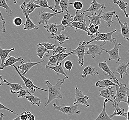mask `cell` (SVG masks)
Returning a JSON list of instances; mask_svg holds the SVG:
<instances>
[{
	"label": "cell",
	"mask_w": 129,
	"mask_h": 120,
	"mask_svg": "<svg viewBox=\"0 0 129 120\" xmlns=\"http://www.w3.org/2000/svg\"><path fill=\"white\" fill-rule=\"evenodd\" d=\"M68 78L66 77L63 79L58 78V81L54 85H52L48 80L45 81V84L48 88V98L47 103H45L44 108H46L48 105L55 99H62V96L61 93V88L65 80Z\"/></svg>",
	"instance_id": "cell-1"
},
{
	"label": "cell",
	"mask_w": 129,
	"mask_h": 120,
	"mask_svg": "<svg viewBox=\"0 0 129 120\" xmlns=\"http://www.w3.org/2000/svg\"><path fill=\"white\" fill-rule=\"evenodd\" d=\"M116 94L114 102L112 105H118L121 102L128 104L127 94L129 91V88L126 84L120 83L119 86H115Z\"/></svg>",
	"instance_id": "cell-2"
},
{
	"label": "cell",
	"mask_w": 129,
	"mask_h": 120,
	"mask_svg": "<svg viewBox=\"0 0 129 120\" xmlns=\"http://www.w3.org/2000/svg\"><path fill=\"white\" fill-rule=\"evenodd\" d=\"M106 41H103L100 45L89 44L86 45L88 50L87 51H85V54L90 55L93 59L95 58L96 55H102L103 51H105V49L103 48V46L106 45Z\"/></svg>",
	"instance_id": "cell-3"
},
{
	"label": "cell",
	"mask_w": 129,
	"mask_h": 120,
	"mask_svg": "<svg viewBox=\"0 0 129 120\" xmlns=\"http://www.w3.org/2000/svg\"><path fill=\"white\" fill-rule=\"evenodd\" d=\"M13 68H14L16 71L17 72V73H18L19 76L21 78L23 79L25 86L28 89V91L31 93L34 94V93L36 91L37 89L41 90V91H47V90L46 89L40 88L39 87L35 85L33 83V81H32L31 79L26 78L25 77V76L23 75L22 73H21L20 71L18 70V67H17L15 65H13Z\"/></svg>",
	"instance_id": "cell-4"
},
{
	"label": "cell",
	"mask_w": 129,
	"mask_h": 120,
	"mask_svg": "<svg viewBox=\"0 0 129 120\" xmlns=\"http://www.w3.org/2000/svg\"><path fill=\"white\" fill-rule=\"evenodd\" d=\"M113 43H114V47L113 49L110 50H105V51L108 53L109 55V61H111L112 60H114L116 63H118L120 61L121 58L119 56V47L122 45V43H118L115 37L113 38Z\"/></svg>",
	"instance_id": "cell-5"
},
{
	"label": "cell",
	"mask_w": 129,
	"mask_h": 120,
	"mask_svg": "<svg viewBox=\"0 0 129 120\" xmlns=\"http://www.w3.org/2000/svg\"><path fill=\"white\" fill-rule=\"evenodd\" d=\"M53 106L54 107L55 110H58L64 114L69 115H72L75 114L80 115L81 114L80 111L78 110V106L77 105H74L72 106L62 107L60 106H58L57 103H55L53 104Z\"/></svg>",
	"instance_id": "cell-6"
},
{
	"label": "cell",
	"mask_w": 129,
	"mask_h": 120,
	"mask_svg": "<svg viewBox=\"0 0 129 120\" xmlns=\"http://www.w3.org/2000/svg\"><path fill=\"white\" fill-rule=\"evenodd\" d=\"M117 31V30H114L113 31L109 32L108 33H101L100 32L95 35V37L90 41L86 42L84 41L82 42L83 45H87L94 41H109L113 42V38H112V36L114 32Z\"/></svg>",
	"instance_id": "cell-7"
},
{
	"label": "cell",
	"mask_w": 129,
	"mask_h": 120,
	"mask_svg": "<svg viewBox=\"0 0 129 120\" xmlns=\"http://www.w3.org/2000/svg\"><path fill=\"white\" fill-rule=\"evenodd\" d=\"M44 28L47 29V32L50 33L52 37H54L61 34L62 31H65V27L62 24L58 25L56 23L47 24L44 26Z\"/></svg>",
	"instance_id": "cell-8"
},
{
	"label": "cell",
	"mask_w": 129,
	"mask_h": 120,
	"mask_svg": "<svg viewBox=\"0 0 129 120\" xmlns=\"http://www.w3.org/2000/svg\"><path fill=\"white\" fill-rule=\"evenodd\" d=\"M25 4H26V3L24 2L20 6V8L23 11V14L26 18L25 23L23 24V25H24L23 30L30 31L32 29H36V30L39 29V26H36V24H35L34 22L31 21V19L29 18V17L28 16L29 15L26 11Z\"/></svg>",
	"instance_id": "cell-9"
},
{
	"label": "cell",
	"mask_w": 129,
	"mask_h": 120,
	"mask_svg": "<svg viewBox=\"0 0 129 120\" xmlns=\"http://www.w3.org/2000/svg\"><path fill=\"white\" fill-rule=\"evenodd\" d=\"M89 99V97L86 96L83 93L82 91L75 86V96L74 99V105L81 104L86 106V107H90V105L89 104L87 100Z\"/></svg>",
	"instance_id": "cell-10"
},
{
	"label": "cell",
	"mask_w": 129,
	"mask_h": 120,
	"mask_svg": "<svg viewBox=\"0 0 129 120\" xmlns=\"http://www.w3.org/2000/svg\"><path fill=\"white\" fill-rule=\"evenodd\" d=\"M87 47L86 45H84L80 42L77 48L74 50L70 49V51H74L75 54L77 56L78 62L79 65L81 67L84 65V57L85 55V48Z\"/></svg>",
	"instance_id": "cell-11"
},
{
	"label": "cell",
	"mask_w": 129,
	"mask_h": 120,
	"mask_svg": "<svg viewBox=\"0 0 129 120\" xmlns=\"http://www.w3.org/2000/svg\"><path fill=\"white\" fill-rule=\"evenodd\" d=\"M98 67L103 71L104 73H106V75H108L110 78L113 80L114 83L117 84L118 86H119L120 82H119L118 78L116 77L115 72L111 71L107 64V61H105L103 63H99Z\"/></svg>",
	"instance_id": "cell-12"
},
{
	"label": "cell",
	"mask_w": 129,
	"mask_h": 120,
	"mask_svg": "<svg viewBox=\"0 0 129 120\" xmlns=\"http://www.w3.org/2000/svg\"><path fill=\"white\" fill-rule=\"evenodd\" d=\"M45 62V60H42L38 62H32L29 60L27 63H21V64L18 66V68L21 73L23 75H25L32 67L39 64Z\"/></svg>",
	"instance_id": "cell-13"
},
{
	"label": "cell",
	"mask_w": 129,
	"mask_h": 120,
	"mask_svg": "<svg viewBox=\"0 0 129 120\" xmlns=\"http://www.w3.org/2000/svg\"><path fill=\"white\" fill-rule=\"evenodd\" d=\"M104 8L106 9V6L104 4H100L96 2V0H93L90 3V6L87 9L83 11V13L90 12L92 15L98 14L100 12L102 9Z\"/></svg>",
	"instance_id": "cell-14"
},
{
	"label": "cell",
	"mask_w": 129,
	"mask_h": 120,
	"mask_svg": "<svg viewBox=\"0 0 129 120\" xmlns=\"http://www.w3.org/2000/svg\"><path fill=\"white\" fill-rule=\"evenodd\" d=\"M64 12L61 11H59L57 13L54 12V13H47L46 11H41L39 13V21L38 22V23L39 25L41 24H48L49 21L52 18V17L57 15V14H60V13H63Z\"/></svg>",
	"instance_id": "cell-15"
},
{
	"label": "cell",
	"mask_w": 129,
	"mask_h": 120,
	"mask_svg": "<svg viewBox=\"0 0 129 120\" xmlns=\"http://www.w3.org/2000/svg\"><path fill=\"white\" fill-rule=\"evenodd\" d=\"M114 86H109L106 89L99 90L100 93L99 96L104 97L105 99H108L109 101L113 103L114 102L115 97V92L113 90L114 88Z\"/></svg>",
	"instance_id": "cell-16"
},
{
	"label": "cell",
	"mask_w": 129,
	"mask_h": 120,
	"mask_svg": "<svg viewBox=\"0 0 129 120\" xmlns=\"http://www.w3.org/2000/svg\"><path fill=\"white\" fill-rule=\"evenodd\" d=\"M65 28L68 27H70L71 28H74L75 29V32H76L78 29L81 30L82 31L87 32V35L89 36L90 32L89 31L88 27H87L86 23L82 22H78V21H74L72 23H70L68 25L65 26Z\"/></svg>",
	"instance_id": "cell-17"
},
{
	"label": "cell",
	"mask_w": 129,
	"mask_h": 120,
	"mask_svg": "<svg viewBox=\"0 0 129 120\" xmlns=\"http://www.w3.org/2000/svg\"><path fill=\"white\" fill-rule=\"evenodd\" d=\"M116 13V11L106 12H103V15L101 16V19L106 22L107 26L108 27H111L112 24L115 21V19L113 18V17Z\"/></svg>",
	"instance_id": "cell-18"
},
{
	"label": "cell",
	"mask_w": 129,
	"mask_h": 120,
	"mask_svg": "<svg viewBox=\"0 0 129 120\" xmlns=\"http://www.w3.org/2000/svg\"><path fill=\"white\" fill-rule=\"evenodd\" d=\"M20 62L21 63H24V60L22 57L16 58L14 57L13 56H10L9 55L8 58L6 60L5 62L4 63V64L3 67L0 68V71L3 70L5 69V68H7L8 67L13 66L15 63L17 62Z\"/></svg>",
	"instance_id": "cell-19"
},
{
	"label": "cell",
	"mask_w": 129,
	"mask_h": 120,
	"mask_svg": "<svg viewBox=\"0 0 129 120\" xmlns=\"http://www.w3.org/2000/svg\"><path fill=\"white\" fill-rule=\"evenodd\" d=\"M115 16L120 26V31L122 35L125 39L129 41V26L127 22H124V23H122L118 15H116Z\"/></svg>",
	"instance_id": "cell-20"
},
{
	"label": "cell",
	"mask_w": 129,
	"mask_h": 120,
	"mask_svg": "<svg viewBox=\"0 0 129 120\" xmlns=\"http://www.w3.org/2000/svg\"><path fill=\"white\" fill-rule=\"evenodd\" d=\"M129 68V63L122 62L120 63L119 65L116 68L115 72L119 73L120 78H123L124 74H126V75H128L127 70Z\"/></svg>",
	"instance_id": "cell-21"
},
{
	"label": "cell",
	"mask_w": 129,
	"mask_h": 120,
	"mask_svg": "<svg viewBox=\"0 0 129 120\" xmlns=\"http://www.w3.org/2000/svg\"><path fill=\"white\" fill-rule=\"evenodd\" d=\"M99 72L96 68L91 66H89L85 67L83 71L82 78H85L87 76L95 75H99Z\"/></svg>",
	"instance_id": "cell-22"
},
{
	"label": "cell",
	"mask_w": 129,
	"mask_h": 120,
	"mask_svg": "<svg viewBox=\"0 0 129 120\" xmlns=\"http://www.w3.org/2000/svg\"><path fill=\"white\" fill-rule=\"evenodd\" d=\"M113 106L115 108V110L114 112L112 115H109V117L112 118L115 116H119L124 117L127 119V112H125L124 108H122L119 107L118 105H113Z\"/></svg>",
	"instance_id": "cell-23"
},
{
	"label": "cell",
	"mask_w": 129,
	"mask_h": 120,
	"mask_svg": "<svg viewBox=\"0 0 129 120\" xmlns=\"http://www.w3.org/2000/svg\"><path fill=\"white\" fill-rule=\"evenodd\" d=\"M104 9H105V8H103L100 11V12L98 13V14L92 15V16H90L85 14V15L87 17L89 18V23L97 25L98 26H101V16Z\"/></svg>",
	"instance_id": "cell-24"
},
{
	"label": "cell",
	"mask_w": 129,
	"mask_h": 120,
	"mask_svg": "<svg viewBox=\"0 0 129 120\" xmlns=\"http://www.w3.org/2000/svg\"><path fill=\"white\" fill-rule=\"evenodd\" d=\"M117 86L118 85L114 83V81H112V79L110 78L100 80L95 83V86L101 88H107L109 86Z\"/></svg>",
	"instance_id": "cell-25"
},
{
	"label": "cell",
	"mask_w": 129,
	"mask_h": 120,
	"mask_svg": "<svg viewBox=\"0 0 129 120\" xmlns=\"http://www.w3.org/2000/svg\"><path fill=\"white\" fill-rule=\"evenodd\" d=\"M15 48H13L9 50H4L0 47V58L1 60V63L0 65V68L3 67L4 63L5 62L6 60L7 59L9 54L12 52V51H14Z\"/></svg>",
	"instance_id": "cell-26"
},
{
	"label": "cell",
	"mask_w": 129,
	"mask_h": 120,
	"mask_svg": "<svg viewBox=\"0 0 129 120\" xmlns=\"http://www.w3.org/2000/svg\"><path fill=\"white\" fill-rule=\"evenodd\" d=\"M45 67L47 68H49L54 71V73L56 74H62L65 76V77H66L68 78H69V76L65 73L64 69L62 66V63H60L58 64H57L54 67H52L46 65Z\"/></svg>",
	"instance_id": "cell-27"
},
{
	"label": "cell",
	"mask_w": 129,
	"mask_h": 120,
	"mask_svg": "<svg viewBox=\"0 0 129 120\" xmlns=\"http://www.w3.org/2000/svg\"><path fill=\"white\" fill-rule=\"evenodd\" d=\"M3 82L6 83V85L10 86V92L11 93L15 94L17 92L19 91L21 89H23L22 85L21 84L12 83L8 82L6 79H4L3 80Z\"/></svg>",
	"instance_id": "cell-28"
},
{
	"label": "cell",
	"mask_w": 129,
	"mask_h": 120,
	"mask_svg": "<svg viewBox=\"0 0 129 120\" xmlns=\"http://www.w3.org/2000/svg\"><path fill=\"white\" fill-rule=\"evenodd\" d=\"M13 120H35V117L31 112L24 110L21 114L18 115L17 117L14 119Z\"/></svg>",
	"instance_id": "cell-29"
},
{
	"label": "cell",
	"mask_w": 129,
	"mask_h": 120,
	"mask_svg": "<svg viewBox=\"0 0 129 120\" xmlns=\"http://www.w3.org/2000/svg\"><path fill=\"white\" fill-rule=\"evenodd\" d=\"M108 102H109V100L108 99H105L104 100V103H103V110L98 115V117L95 118V120H113V119L110 117L109 115H108L106 112V105Z\"/></svg>",
	"instance_id": "cell-30"
},
{
	"label": "cell",
	"mask_w": 129,
	"mask_h": 120,
	"mask_svg": "<svg viewBox=\"0 0 129 120\" xmlns=\"http://www.w3.org/2000/svg\"><path fill=\"white\" fill-rule=\"evenodd\" d=\"M28 94H29V96H26L25 98L28 99V102L31 103L32 105L33 106H37L38 107L40 106V105L41 103V100L38 97L35 96L31 93L29 91L28 92Z\"/></svg>",
	"instance_id": "cell-31"
},
{
	"label": "cell",
	"mask_w": 129,
	"mask_h": 120,
	"mask_svg": "<svg viewBox=\"0 0 129 120\" xmlns=\"http://www.w3.org/2000/svg\"><path fill=\"white\" fill-rule=\"evenodd\" d=\"M26 3L25 4V8H26V11L28 15L32 13L36 8H41L40 6L37 5L33 2L32 1H25Z\"/></svg>",
	"instance_id": "cell-32"
},
{
	"label": "cell",
	"mask_w": 129,
	"mask_h": 120,
	"mask_svg": "<svg viewBox=\"0 0 129 120\" xmlns=\"http://www.w3.org/2000/svg\"><path fill=\"white\" fill-rule=\"evenodd\" d=\"M113 3H116L119 7V8L123 11L125 17L127 18H128L129 17V15L127 13L126 8L128 6V3L123 1H113Z\"/></svg>",
	"instance_id": "cell-33"
},
{
	"label": "cell",
	"mask_w": 129,
	"mask_h": 120,
	"mask_svg": "<svg viewBox=\"0 0 129 120\" xmlns=\"http://www.w3.org/2000/svg\"><path fill=\"white\" fill-rule=\"evenodd\" d=\"M99 26L94 25L93 24L89 23L88 30H89V31L90 32L89 36L90 37V38L91 39H92L94 37H95V35L96 34L99 33V32L98 31Z\"/></svg>",
	"instance_id": "cell-34"
},
{
	"label": "cell",
	"mask_w": 129,
	"mask_h": 120,
	"mask_svg": "<svg viewBox=\"0 0 129 120\" xmlns=\"http://www.w3.org/2000/svg\"><path fill=\"white\" fill-rule=\"evenodd\" d=\"M85 13H83L80 10H76L75 12V16L74 17V19L70 23H72L74 21L82 22L86 23V20L85 19Z\"/></svg>",
	"instance_id": "cell-35"
},
{
	"label": "cell",
	"mask_w": 129,
	"mask_h": 120,
	"mask_svg": "<svg viewBox=\"0 0 129 120\" xmlns=\"http://www.w3.org/2000/svg\"><path fill=\"white\" fill-rule=\"evenodd\" d=\"M8 0H0V8H5L6 13L9 16H12L13 15V12L7 3Z\"/></svg>",
	"instance_id": "cell-36"
},
{
	"label": "cell",
	"mask_w": 129,
	"mask_h": 120,
	"mask_svg": "<svg viewBox=\"0 0 129 120\" xmlns=\"http://www.w3.org/2000/svg\"><path fill=\"white\" fill-rule=\"evenodd\" d=\"M34 3L40 6L41 7V8H48L52 10V11H53L54 12H55V13L58 12L54 8H53L52 7L49 6L47 0H37Z\"/></svg>",
	"instance_id": "cell-37"
},
{
	"label": "cell",
	"mask_w": 129,
	"mask_h": 120,
	"mask_svg": "<svg viewBox=\"0 0 129 120\" xmlns=\"http://www.w3.org/2000/svg\"><path fill=\"white\" fill-rule=\"evenodd\" d=\"M46 53H50V50L43 45L39 46V48L37 49V56L40 59H42Z\"/></svg>",
	"instance_id": "cell-38"
},
{
	"label": "cell",
	"mask_w": 129,
	"mask_h": 120,
	"mask_svg": "<svg viewBox=\"0 0 129 120\" xmlns=\"http://www.w3.org/2000/svg\"><path fill=\"white\" fill-rule=\"evenodd\" d=\"M74 54H75L74 51H72L68 53H63L57 54V55H56V56L57 57V64H58L60 62H62L63 60H64L65 59H66L68 56Z\"/></svg>",
	"instance_id": "cell-39"
},
{
	"label": "cell",
	"mask_w": 129,
	"mask_h": 120,
	"mask_svg": "<svg viewBox=\"0 0 129 120\" xmlns=\"http://www.w3.org/2000/svg\"><path fill=\"white\" fill-rule=\"evenodd\" d=\"M73 3H70V0H61L60 3V6L62 11H66L67 13H69L68 8L72 5Z\"/></svg>",
	"instance_id": "cell-40"
},
{
	"label": "cell",
	"mask_w": 129,
	"mask_h": 120,
	"mask_svg": "<svg viewBox=\"0 0 129 120\" xmlns=\"http://www.w3.org/2000/svg\"><path fill=\"white\" fill-rule=\"evenodd\" d=\"M51 38L55 40V42L57 41H58L60 45H62L64 43L65 41L69 40L70 38L69 37H66L64 34H61L57 35L54 37H51Z\"/></svg>",
	"instance_id": "cell-41"
},
{
	"label": "cell",
	"mask_w": 129,
	"mask_h": 120,
	"mask_svg": "<svg viewBox=\"0 0 129 120\" xmlns=\"http://www.w3.org/2000/svg\"><path fill=\"white\" fill-rule=\"evenodd\" d=\"M74 17L73 16L71 15L70 14L68 13L63 16V18H62L61 22V24L64 26H67L73 21Z\"/></svg>",
	"instance_id": "cell-42"
},
{
	"label": "cell",
	"mask_w": 129,
	"mask_h": 120,
	"mask_svg": "<svg viewBox=\"0 0 129 120\" xmlns=\"http://www.w3.org/2000/svg\"><path fill=\"white\" fill-rule=\"evenodd\" d=\"M46 56L47 57H48L49 59V61L48 63H47V65L51 66H54L57 65V58L56 56V55H46Z\"/></svg>",
	"instance_id": "cell-43"
},
{
	"label": "cell",
	"mask_w": 129,
	"mask_h": 120,
	"mask_svg": "<svg viewBox=\"0 0 129 120\" xmlns=\"http://www.w3.org/2000/svg\"><path fill=\"white\" fill-rule=\"evenodd\" d=\"M41 45H43L45 47H46L47 48V50H53V51L55 49V46L56 45L53 44H50L49 43H47V42H42V43H40L37 46H41Z\"/></svg>",
	"instance_id": "cell-44"
},
{
	"label": "cell",
	"mask_w": 129,
	"mask_h": 120,
	"mask_svg": "<svg viewBox=\"0 0 129 120\" xmlns=\"http://www.w3.org/2000/svg\"><path fill=\"white\" fill-rule=\"evenodd\" d=\"M67 50V48L58 45L57 48H55L54 50L53 51L52 55H56L57 54H59V53H66Z\"/></svg>",
	"instance_id": "cell-45"
},
{
	"label": "cell",
	"mask_w": 129,
	"mask_h": 120,
	"mask_svg": "<svg viewBox=\"0 0 129 120\" xmlns=\"http://www.w3.org/2000/svg\"><path fill=\"white\" fill-rule=\"evenodd\" d=\"M72 5L73 8L76 10H80L82 9L83 7V3L80 0L75 1L74 3H73Z\"/></svg>",
	"instance_id": "cell-46"
},
{
	"label": "cell",
	"mask_w": 129,
	"mask_h": 120,
	"mask_svg": "<svg viewBox=\"0 0 129 120\" xmlns=\"http://www.w3.org/2000/svg\"><path fill=\"white\" fill-rule=\"evenodd\" d=\"M28 91L25 89H22L20 90L19 91L17 92L15 94L18 95V98H25L26 96L28 93Z\"/></svg>",
	"instance_id": "cell-47"
},
{
	"label": "cell",
	"mask_w": 129,
	"mask_h": 120,
	"mask_svg": "<svg viewBox=\"0 0 129 120\" xmlns=\"http://www.w3.org/2000/svg\"><path fill=\"white\" fill-rule=\"evenodd\" d=\"M64 66L65 69L68 70L70 72L73 68V63L70 60H68L66 61L64 63Z\"/></svg>",
	"instance_id": "cell-48"
},
{
	"label": "cell",
	"mask_w": 129,
	"mask_h": 120,
	"mask_svg": "<svg viewBox=\"0 0 129 120\" xmlns=\"http://www.w3.org/2000/svg\"><path fill=\"white\" fill-rule=\"evenodd\" d=\"M13 23L14 25L15 26H20L22 24H23V20L20 17H15L13 18Z\"/></svg>",
	"instance_id": "cell-49"
},
{
	"label": "cell",
	"mask_w": 129,
	"mask_h": 120,
	"mask_svg": "<svg viewBox=\"0 0 129 120\" xmlns=\"http://www.w3.org/2000/svg\"><path fill=\"white\" fill-rule=\"evenodd\" d=\"M8 110V111H10V112L12 113H13L14 114H15V115H18V114L17 113L15 112L13 110H11L10 109L8 108V107H6L4 105H3V104H2L0 102V110Z\"/></svg>",
	"instance_id": "cell-50"
},
{
	"label": "cell",
	"mask_w": 129,
	"mask_h": 120,
	"mask_svg": "<svg viewBox=\"0 0 129 120\" xmlns=\"http://www.w3.org/2000/svg\"><path fill=\"white\" fill-rule=\"evenodd\" d=\"M60 2L61 0H55L54 9L57 12H59V10L61 9L60 6Z\"/></svg>",
	"instance_id": "cell-51"
},
{
	"label": "cell",
	"mask_w": 129,
	"mask_h": 120,
	"mask_svg": "<svg viewBox=\"0 0 129 120\" xmlns=\"http://www.w3.org/2000/svg\"><path fill=\"white\" fill-rule=\"evenodd\" d=\"M2 79H3V76L0 75V86H3V85H6L5 84H4L1 83V81H2Z\"/></svg>",
	"instance_id": "cell-52"
},
{
	"label": "cell",
	"mask_w": 129,
	"mask_h": 120,
	"mask_svg": "<svg viewBox=\"0 0 129 120\" xmlns=\"http://www.w3.org/2000/svg\"><path fill=\"white\" fill-rule=\"evenodd\" d=\"M127 100H128V108L129 109V91H128V93L127 94Z\"/></svg>",
	"instance_id": "cell-53"
},
{
	"label": "cell",
	"mask_w": 129,
	"mask_h": 120,
	"mask_svg": "<svg viewBox=\"0 0 129 120\" xmlns=\"http://www.w3.org/2000/svg\"><path fill=\"white\" fill-rule=\"evenodd\" d=\"M5 116V115L3 113H1L0 114V120H3V117Z\"/></svg>",
	"instance_id": "cell-54"
},
{
	"label": "cell",
	"mask_w": 129,
	"mask_h": 120,
	"mask_svg": "<svg viewBox=\"0 0 129 120\" xmlns=\"http://www.w3.org/2000/svg\"><path fill=\"white\" fill-rule=\"evenodd\" d=\"M127 112V118L126 119L127 120H129V109Z\"/></svg>",
	"instance_id": "cell-55"
},
{
	"label": "cell",
	"mask_w": 129,
	"mask_h": 120,
	"mask_svg": "<svg viewBox=\"0 0 129 120\" xmlns=\"http://www.w3.org/2000/svg\"><path fill=\"white\" fill-rule=\"evenodd\" d=\"M17 1H18V0H14V4L17 3Z\"/></svg>",
	"instance_id": "cell-56"
},
{
	"label": "cell",
	"mask_w": 129,
	"mask_h": 120,
	"mask_svg": "<svg viewBox=\"0 0 129 120\" xmlns=\"http://www.w3.org/2000/svg\"><path fill=\"white\" fill-rule=\"evenodd\" d=\"M32 1L33 2H35V1H36L37 0H25V1Z\"/></svg>",
	"instance_id": "cell-57"
},
{
	"label": "cell",
	"mask_w": 129,
	"mask_h": 120,
	"mask_svg": "<svg viewBox=\"0 0 129 120\" xmlns=\"http://www.w3.org/2000/svg\"><path fill=\"white\" fill-rule=\"evenodd\" d=\"M128 52H129V50H128Z\"/></svg>",
	"instance_id": "cell-58"
},
{
	"label": "cell",
	"mask_w": 129,
	"mask_h": 120,
	"mask_svg": "<svg viewBox=\"0 0 129 120\" xmlns=\"http://www.w3.org/2000/svg\"><path fill=\"white\" fill-rule=\"evenodd\" d=\"M113 1H119V0H113Z\"/></svg>",
	"instance_id": "cell-59"
},
{
	"label": "cell",
	"mask_w": 129,
	"mask_h": 120,
	"mask_svg": "<svg viewBox=\"0 0 129 120\" xmlns=\"http://www.w3.org/2000/svg\"><path fill=\"white\" fill-rule=\"evenodd\" d=\"M0 98H1V96H0Z\"/></svg>",
	"instance_id": "cell-60"
},
{
	"label": "cell",
	"mask_w": 129,
	"mask_h": 120,
	"mask_svg": "<svg viewBox=\"0 0 129 120\" xmlns=\"http://www.w3.org/2000/svg\"></svg>",
	"instance_id": "cell-61"
}]
</instances>
